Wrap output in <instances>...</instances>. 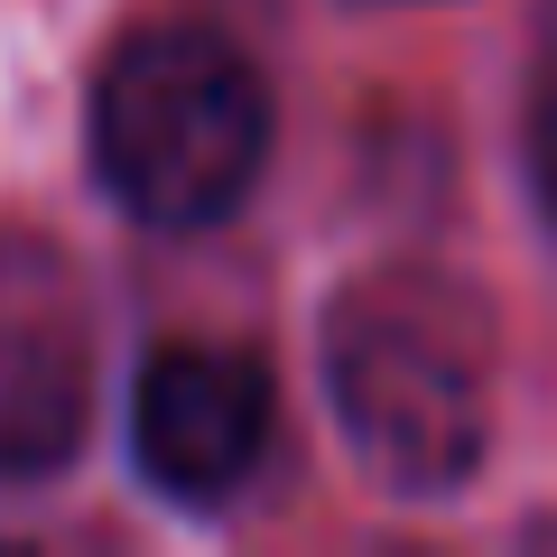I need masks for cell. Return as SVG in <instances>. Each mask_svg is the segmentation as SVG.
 I'll list each match as a JSON object with an SVG mask.
<instances>
[{
	"mask_svg": "<svg viewBox=\"0 0 557 557\" xmlns=\"http://www.w3.org/2000/svg\"><path fill=\"white\" fill-rule=\"evenodd\" d=\"M131 446H139V474L177 502L233 493L270 446V372H260V354H233V344L149 354L139 399H131Z\"/></svg>",
	"mask_w": 557,
	"mask_h": 557,
	"instance_id": "4",
	"label": "cell"
},
{
	"mask_svg": "<svg viewBox=\"0 0 557 557\" xmlns=\"http://www.w3.org/2000/svg\"><path fill=\"white\" fill-rule=\"evenodd\" d=\"M325 391L344 446L391 493H456L493 437V344L483 317L428 270H381L325 317Z\"/></svg>",
	"mask_w": 557,
	"mask_h": 557,
	"instance_id": "1",
	"label": "cell"
},
{
	"mask_svg": "<svg viewBox=\"0 0 557 557\" xmlns=\"http://www.w3.org/2000/svg\"><path fill=\"white\" fill-rule=\"evenodd\" d=\"M530 168L557 214V0H548V38H539V75H530Z\"/></svg>",
	"mask_w": 557,
	"mask_h": 557,
	"instance_id": "5",
	"label": "cell"
},
{
	"mask_svg": "<svg viewBox=\"0 0 557 557\" xmlns=\"http://www.w3.org/2000/svg\"><path fill=\"white\" fill-rule=\"evenodd\" d=\"M270 159V94L205 28H139L94 75V168L139 223L205 233Z\"/></svg>",
	"mask_w": 557,
	"mask_h": 557,
	"instance_id": "2",
	"label": "cell"
},
{
	"mask_svg": "<svg viewBox=\"0 0 557 557\" xmlns=\"http://www.w3.org/2000/svg\"><path fill=\"white\" fill-rule=\"evenodd\" d=\"M94 418V307L47 233L0 223V474H47Z\"/></svg>",
	"mask_w": 557,
	"mask_h": 557,
	"instance_id": "3",
	"label": "cell"
}]
</instances>
